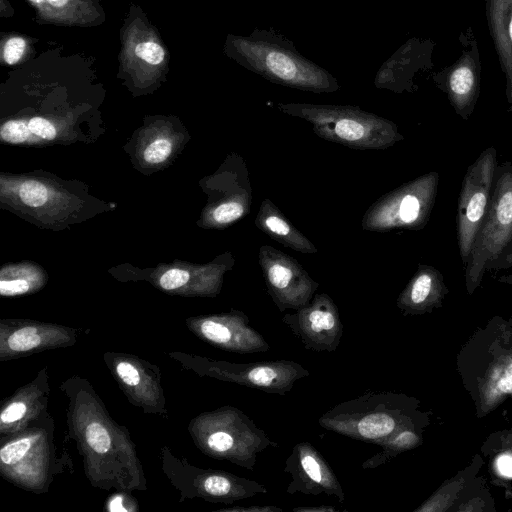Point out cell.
<instances>
[{
	"instance_id": "6da1fadb",
	"label": "cell",
	"mask_w": 512,
	"mask_h": 512,
	"mask_svg": "<svg viewBox=\"0 0 512 512\" xmlns=\"http://www.w3.org/2000/svg\"><path fill=\"white\" fill-rule=\"evenodd\" d=\"M456 371L478 419L512 399V316L479 326L458 351Z\"/></svg>"
},
{
	"instance_id": "7a4b0ae2",
	"label": "cell",
	"mask_w": 512,
	"mask_h": 512,
	"mask_svg": "<svg viewBox=\"0 0 512 512\" xmlns=\"http://www.w3.org/2000/svg\"><path fill=\"white\" fill-rule=\"evenodd\" d=\"M430 423V412L421 410L420 400L395 391H367L334 405L318 419L328 431L374 445L402 428H427Z\"/></svg>"
},
{
	"instance_id": "3957f363",
	"label": "cell",
	"mask_w": 512,
	"mask_h": 512,
	"mask_svg": "<svg viewBox=\"0 0 512 512\" xmlns=\"http://www.w3.org/2000/svg\"><path fill=\"white\" fill-rule=\"evenodd\" d=\"M278 109L309 122L320 138L353 149H387L404 138L394 122L358 107L290 103Z\"/></svg>"
},
{
	"instance_id": "277c9868",
	"label": "cell",
	"mask_w": 512,
	"mask_h": 512,
	"mask_svg": "<svg viewBox=\"0 0 512 512\" xmlns=\"http://www.w3.org/2000/svg\"><path fill=\"white\" fill-rule=\"evenodd\" d=\"M512 241V162L498 163L491 200L465 265V288L472 295L481 285L486 266Z\"/></svg>"
},
{
	"instance_id": "5b68a950",
	"label": "cell",
	"mask_w": 512,
	"mask_h": 512,
	"mask_svg": "<svg viewBox=\"0 0 512 512\" xmlns=\"http://www.w3.org/2000/svg\"><path fill=\"white\" fill-rule=\"evenodd\" d=\"M440 175L431 171L383 195L365 212L362 227L368 231L420 230L429 221Z\"/></svg>"
},
{
	"instance_id": "8992f818",
	"label": "cell",
	"mask_w": 512,
	"mask_h": 512,
	"mask_svg": "<svg viewBox=\"0 0 512 512\" xmlns=\"http://www.w3.org/2000/svg\"><path fill=\"white\" fill-rule=\"evenodd\" d=\"M497 165L496 148L487 147L468 166L462 179L456 211V239L463 268L491 200Z\"/></svg>"
},
{
	"instance_id": "52a82bcc",
	"label": "cell",
	"mask_w": 512,
	"mask_h": 512,
	"mask_svg": "<svg viewBox=\"0 0 512 512\" xmlns=\"http://www.w3.org/2000/svg\"><path fill=\"white\" fill-rule=\"evenodd\" d=\"M246 47L248 68L270 81L312 92L339 89L336 80L326 71L309 64L292 49L250 39Z\"/></svg>"
},
{
	"instance_id": "ba28073f",
	"label": "cell",
	"mask_w": 512,
	"mask_h": 512,
	"mask_svg": "<svg viewBox=\"0 0 512 512\" xmlns=\"http://www.w3.org/2000/svg\"><path fill=\"white\" fill-rule=\"evenodd\" d=\"M218 416L216 422L219 428H215L206 438L208 449L215 455L254 471L258 454L269 447H278L263 429L239 409L227 407Z\"/></svg>"
},
{
	"instance_id": "9c48e42d",
	"label": "cell",
	"mask_w": 512,
	"mask_h": 512,
	"mask_svg": "<svg viewBox=\"0 0 512 512\" xmlns=\"http://www.w3.org/2000/svg\"><path fill=\"white\" fill-rule=\"evenodd\" d=\"M461 53L457 60L432 73L435 86L441 90L463 120L474 112L480 94L481 59L478 43L472 26L459 35Z\"/></svg>"
},
{
	"instance_id": "30bf717a",
	"label": "cell",
	"mask_w": 512,
	"mask_h": 512,
	"mask_svg": "<svg viewBox=\"0 0 512 512\" xmlns=\"http://www.w3.org/2000/svg\"><path fill=\"white\" fill-rule=\"evenodd\" d=\"M258 259L267 292L279 312L300 309L311 301L319 283L295 258L272 246L263 245L259 249Z\"/></svg>"
},
{
	"instance_id": "8fae6325",
	"label": "cell",
	"mask_w": 512,
	"mask_h": 512,
	"mask_svg": "<svg viewBox=\"0 0 512 512\" xmlns=\"http://www.w3.org/2000/svg\"><path fill=\"white\" fill-rule=\"evenodd\" d=\"M282 322L313 352H335L343 336L339 310L327 293L315 294L306 306L284 314Z\"/></svg>"
},
{
	"instance_id": "7c38bea8",
	"label": "cell",
	"mask_w": 512,
	"mask_h": 512,
	"mask_svg": "<svg viewBox=\"0 0 512 512\" xmlns=\"http://www.w3.org/2000/svg\"><path fill=\"white\" fill-rule=\"evenodd\" d=\"M284 472L291 476L288 494H325L345 502V492L334 470L319 450L308 441L295 444L287 457Z\"/></svg>"
},
{
	"instance_id": "4fadbf2b",
	"label": "cell",
	"mask_w": 512,
	"mask_h": 512,
	"mask_svg": "<svg viewBox=\"0 0 512 512\" xmlns=\"http://www.w3.org/2000/svg\"><path fill=\"white\" fill-rule=\"evenodd\" d=\"M200 332L208 341L241 354L264 353L271 349L265 338L250 326L249 317L241 311L205 319L200 324Z\"/></svg>"
},
{
	"instance_id": "5bb4252c",
	"label": "cell",
	"mask_w": 512,
	"mask_h": 512,
	"mask_svg": "<svg viewBox=\"0 0 512 512\" xmlns=\"http://www.w3.org/2000/svg\"><path fill=\"white\" fill-rule=\"evenodd\" d=\"M448 293L443 274L431 265L419 264L397 297L396 307L405 316L431 313L443 305Z\"/></svg>"
},
{
	"instance_id": "9a60e30c",
	"label": "cell",
	"mask_w": 512,
	"mask_h": 512,
	"mask_svg": "<svg viewBox=\"0 0 512 512\" xmlns=\"http://www.w3.org/2000/svg\"><path fill=\"white\" fill-rule=\"evenodd\" d=\"M483 464V457L476 454L466 467L444 481L414 512H455L464 500L485 485L484 477L478 475Z\"/></svg>"
},
{
	"instance_id": "2e32d148",
	"label": "cell",
	"mask_w": 512,
	"mask_h": 512,
	"mask_svg": "<svg viewBox=\"0 0 512 512\" xmlns=\"http://www.w3.org/2000/svg\"><path fill=\"white\" fill-rule=\"evenodd\" d=\"M486 20L512 104V0H485Z\"/></svg>"
},
{
	"instance_id": "e0dca14e",
	"label": "cell",
	"mask_w": 512,
	"mask_h": 512,
	"mask_svg": "<svg viewBox=\"0 0 512 512\" xmlns=\"http://www.w3.org/2000/svg\"><path fill=\"white\" fill-rule=\"evenodd\" d=\"M255 225L270 238L292 250L301 253L318 251L316 246L294 227L268 198L264 199L260 205Z\"/></svg>"
},
{
	"instance_id": "ac0fdd59",
	"label": "cell",
	"mask_w": 512,
	"mask_h": 512,
	"mask_svg": "<svg viewBox=\"0 0 512 512\" xmlns=\"http://www.w3.org/2000/svg\"><path fill=\"white\" fill-rule=\"evenodd\" d=\"M480 452L491 460L494 484L512 480V427L491 433Z\"/></svg>"
},
{
	"instance_id": "d6986e66",
	"label": "cell",
	"mask_w": 512,
	"mask_h": 512,
	"mask_svg": "<svg viewBox=\"0 0 512 512\" xmlns=\"http://www.w3.org/2000/svg\"><path fill=\"white\" fill-rule=\"evenodd\" d=\"M425 429L422 427L400 429L377 444L381 450L366 459L361 467L363 469H375L390 462L399 454L419 447L423 443Z\"/></svg>"
},
{
	"instance_id": "ffe728a7",
	"label": "cell",
	"mask_w": 512,
	"mask_h": 512,
	"mask_svg": "<svg viewBox=\"0 0 512 512\" xmlns=\"http://www.w3.org/2000/svg\"><path fill=\"white\" fill-rule=\"evenodd\" d=\"M495 502L488 488L483 485L464 500L455 512H495Z\"/></svg>"
},
{
	"instance_id": "44dd1931",
	"label": "cell",
	"mask_w": 512,
	"mask_h": 512,
	"mask_svg": "<svg viewBox=\"0 0 512 512\" xmlns=\"http://www.w3.org/2000/svg\"><path fill=\"white\" fill-rule=\"evenodd\" d=\"M41 342V337L34 327H24L15 331L7 341L9 348L17 352H25L37 347Z\"/></svg>"
},
{
	"instance_id": "7402d4cb",
	"label": "cell",
	"mask_w": 512,
	"mask_h": 512,
	"mask_svg": "<svg viewBox=\"0 0 512 512\" xmlns=\"http://www.w3.org/2000/svg\"><path fill=\"white\" fill-rule=\"evenodd\" d=\"M19 196L24 204L38 207L47 201L48 191L42 183L30 180L21 185Z\"/></svg>"
},
{
	"instance_id": "603a6c76",
	"label": "cell",
	"mask_w": 512,
	"mask_h": 512,
	"mask_svg": "<svg viewBox=\"0 0 512 512\" xmlns=\"http://www.w3.org/2000/svg\"><path fill=\"white\" fill-rule=\"evenodd\" d=\"M89 446L97 453H106L111 446V439L106 429L99 423H92L86 429Z\"/></svg>"
},
{
	"instance_id": "cb8c5ba5",
	"label": "cell",
	"mask_w": 512,
	"mask_h": 512,
	"mask_svg": "<svg viewBox=\"0 0 512 512\" xmlns=\"http://www.w3.org/2000/svg\"><path fill=\"white\" fill-rule=\"evenodd\" d=\"M31 441L23 438L5 445L0 451V459L4 464H13L21 460L28 452Z\"/></svg>"
},
{
	"instance_id": "d4e9b609",
	"label": "cell",
	"mask_w": 512,
	"mask_h": 512,
	"mask_svg": "<svg viewBox=\"0 0 512 512\" xmlns=\"http://www.w3.org/2000/svg\"><path fill=\"white\" fill-rule=\"evenodd\" d=\"M30 133L29 126L23 121L11 120L2 125L0 135L2 139L10 143L24 142Z\"/></svg>"
},
{
	"instance_id": "484cf974",
	"label": "cell",
	"mask_w": 512,
	"mask_h": 512,
	"mask_svg": "<svg viewBox=\"0 0 512 512\" xmlns=\"http://www.w3.org/2000/svg\"><path fill=\"white\" fill-rule=\"evenodd\" d=\"M135 54L147 63L153 65L160 64L165 57L163 48L159 44L151 41L137 44Z\"/></svg>"
},
{
	"instance_id": "4316f807",
	"label": "cell",
	"mask_w": 512,
	"mask_h": 512,
	"mask_svg": "<svg viewBox=\"0 0 512 512\" xmlns=\"http://www.w3.org/2000/svg\"><path fill=\"white\" fill-rule=\"evenodd\" d=\"M171 143L166 139L152 142L144 151V159L151 164L163 162L171 153Z\"/></svg>"
},
{
	"instance_id": "83f0119b",
	"label": "cell",
	"mask_w": 512,
	"mask_h": 512,
	"mask_svg": "<svg viewBox=\"0 0 512 512\" xmlns=\"http://www.w3.org/2000/svg\"><path fill=\"white\" fill-rule=\"evenodd\" d=\"M189 273L182 269H170L160 278V285L163 289L172 290L179 288L187 283Z\"/></svg>"
},
{
	"instance_id": "f1b7e54d",
	"label": "cell",
	"mask_w": 512,
	"mask_h": 512,
	"mask_svg": "<svg viewBox=\"0 0 512 512\" xmlns=\"http://www.w3.org/2000/svg\"><path fill=\"white\" fill-rule=\"evenodd\" d=\"M25 50V41L20 37L9 39L3 49V58L8 64L19 61Z\"/></svg>"
},
{
	"instance_id": "f546056e",
	"label": "cell",
	"mask_w": 512,
	"mask_h": 512,
	"mask_svg": "<svg viewBox=\"0 0 512 512\" xmlns=\"http://www.w3.org/2000/svg\"><path fill=\"white\" fill-rule=\"evenodd\" d=\"M30 132L47 140H52L56 136L55 127L48 120L41 117H34L28 123Z\"/></svg>"
},
{
	"instance_id": "4dcf8cb0",
	"label": "cell",
	"mask_w": 512,
	"mask_h": 512,
	"mask_svg": "<svg viewBox=\"0 0 512 512\" xmlns=\"http://www.w3.org/2000/svg\"><path fill=\"white\" fill-rule=\"evenodd\" d=\"M509 268H512V253H503L486 266V271H497ZM498 280L503 283L512 284V274L503 275Z\"/></svg>"
},
{
	"instance_id": "1f68e13d",
	"label": "cell",
	"mask_w": 512,
	"mask_h": 512,
	"mask_svg": "<svg viewBox=\"0 0 512 512\" xmlns=\"http://www.w3.org/2000/svg\"><path fill=\"white\" fill-rule=\"evenodd\" d=\"M117 373L119 377L125 382L127 385L135 386L140 381V376L137 369L130 364L129 362H120L117 365Z\"/></svg>"
},
{
	"instance_id": "d6a6232c",
	"label": "cell",
	"mask_w": 512,
	"mask_h": 512,
	"mask_svg": "<svg viewBox=\"0 0 512 512\" xmlns=\"http://www.w3.org/2000/svg\"><path fill=\"white\" fill-rule=\"evenodd\" d=\"M29 285L25 280L16 279L0 282V292L2 295H18L27 292Z\"/></svg>"
},
{
	"instance_id": "836d02e7",
	"label": "cell",
	"mask_w": 512,
	"mask_h": 512,
	"mask_svg": "<svg viewBox=\"0 0 512 512\" xmlns=\"http://www.w3.org/2000/svg\"><path fill=\"white\" fill-rule=\"evenodd\" d=\"M25 412L26 406L23 402H14L2 411L0 415L1 422L11 423L17 421L23 417Z\"/></svg>"
},
{
	"instance_id": "e575fe53",
	"label": "cell",
	"mask_w": 512,
	"mask_h": 512,
	"mask_svg": "<svg viewBox=\"0 0 512 512\" xmlns=\"http://www.w3.org/2000/svg\"><path fill=\"white\" fill-rule=\"evenodd\" d=\"M226 510L236 512H282L280 507L274 505H252L248 507L236 506Z\"/></svg>"
},
{
	"instance_id": "d590c367",
	"label": "cell",
	"mask_w": 512,
	"mask_h": 512,
	"mask_svg": "<svg viewBox=\"0 0 512 512\" xmlns=\"http://www.w3.org/2000/svg\"><path fill=\"white\" fill-rule=\"evenodd\" d=\"M292 511L294 512H335L337 511L336 508H334L333 506H326V505H321V506H313V507H295L292 509Z\"/></svg>"
},
{
	"instance_id": "8d00e7d4",
	"label": "cell",
	"mask_w": 512,
	"mask_h": 512,
	"mask_svg": "<svg viewBox=\"0 0 512 512\" xmlns=\"http://www.w3.org/2000/svg\"><path fill=\"white\" fill-rule=\"evenodd\" d=\"M68 0H48V2L55 7H61L67 3Z\"/></svg>"
},
{
	"instance_id": "74e56055",
	"label": "cell",
	"mask_w": 512,
	"mask_h": 512,
	"mask_svg": "<svg viewBox=\"0 0 512 512\" xmlns=\"http://www.w3.org/2000/svg\"><path fill=\"white\" fill-rule=\"evenodd\" d=\"M503 253H512V241H511V243L509 244V246L505 249V251Z\"/></svg>"
},
{
	"instance_id": "f35d334b",
	"label": "cell",
	"mask_w": 512,
	"mask_h": 512,
	"mask_svg": "<svg viewBox=\"0 0 512 512\" xmlns=\"http://www.w3.org/2000/svg\"><path fill=\"white\" fill-rule=\"evenodd\" d=\"M32 2H35V3H41L43 2L44 0H31Z\"/></svg>"
},
{
	"instance_id": "ab89813d",
	"label": "cell",
	"mask_w": 512,
	"mask_h": 512,
	"mask_svg": "<svg viewBox=\"0 0 512 512\" xmlns=\"http://www.w3.org/2000/svg\"><path fill=\"white\" fill-rule=\"evenodd\" d=\"M508 111H511V112H512V104H511L510 108L508 109Z\"/></svg>"
}]
</instances>
